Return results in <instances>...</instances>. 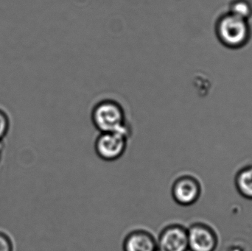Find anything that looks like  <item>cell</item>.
Segmentation results:
<instances>
[{
	"mask_svg": "<svg viewBox=\"0 0 252 251\" xmlns=\"http://www.w3.org/2000/svg\"><path fill=\"white\" fill-rule=\"evenodd\" d=\"M160 251H188V229L179 223L164 227L157 239Z\"/></svg>",
	"mask_w": 252,
	"mask_h": 251,
	"instance_id": "6",
	"label": "cell"
},
{
	"mask_svg": "<svg viewBox=\"0 0 252 251\" xmlns=\"http://www.w3.org/2000/svg\"><path fill=\"white\" fill-rule=\"evenodd\" d=\"M129 138L123 133H100L94 142L96 154L106 162L118 160L125 154Z\"/></svg>",
	"mask_w": 252,
	"mask_h": 251,
	"instance_id": "4",
	"label": "cell"
},
{
	"mask_svg": "<svg viewBox=\"0 0 252 251\" xmlns=\"http://www.w3.org/2000/svg\"><path fill=\"white\" fill-rule=\"evenodd\" d=\"M155 251H160L159 250H158V249H157V250H156Z\"/></svg>",
	"mask_w": 252,
	"mask_h": 251,
	"instance_id": "14",
	"label": "cell"
},
{
	"mask_svg": "<svg viewBox=\"0 0 252 251\" xmlns=\"http://www.w3.org/2000/svg\"><path fill=\"white\" fill-rule=\"evenodd\" d=\"M188 229V251H216L220 242L219 232L211 224L192 223Z\"/></svg>",
	"mask_w": 252,
	"mask_h": 251,
	"instance_id": "3",
	"label": "cell"
},
{
	"mask_svg": "<svg viewBox=\"0 0 252 251\" xmlns=\"http://www.w3.org/2000/svg\"><path fill=\"white\" fill-rule=\"evenodd\" d=\"M0 251H13L11 240L2 232H0Z\"/></svg>",
	"mask_w": 252,
	"mask_h": 251,
	"instance_id": "11",
	"label": "cell"
},
{
	"mask_svg": "<svg viewBox=\"0 0 252 251\" xmlns=\"http://www.w3.org/2000/svg\"><path fill=\"white\" fill-rule=\"evenodd\" d=\"M1 144H2V143H1V144H0V159H1Z\"/></svg>",
	"mask_w": 252,
	"mask_h": 251,
	"instance_id": "13",
	"label": "cell"
},
{
	"mask_svg": "<svg viewBox=\"0 0 252 251\" xmlns=\"http://www.w3.org/2000/svg\"><path fill=\"white\" fill-rule=\"evenodd\" d=\"M234 183L241 197L252 200V165L241 168L235 174Z\"/></svg>",
	"mask_w": 252,
	"mask_h": 251,
	"instance_id": "8",
	"label": "cell"
},
{
	"mask_svg": "<svg viewBox=\"0 0 252 251\" xmlns=\"http://www.w3.org/2000/svg\"><path fill=\"white\" fill-rule=\"evenodd\" d=\"M203 193L201 181L195 175L186 173L179 175L173 181L171 195L173 200L182 206L195 204Z\"/></svg>",
	"mask_w": 252,
	"mask_h": 251,
	"instance_id": "5",
	"label": "cell"
},
{
	"mask_svg": "<svg viewBox=\"0 0 252 251\" xmlns=\"http://www.w3.org/2000/svg\"><path fill=\"white\" fill-rule=\"evenodd\" d=\"M10 128V119L4 111L0 109V144L2 143Z\"/></svg>",
	"mask_w": 252,
	"mask_h": 251,
	"instance_id": "10",
	"label": "cell"
},
{
	"mask_svg": "<svg viewBox=\"0 0 252 251\" xmlns=\"http://www.w3.org/2000/svg\"><path fill=\"white\" fill-rule=\"evenodd\" d=\"M225 251H247V247L244 245V243L235 241L229 245Z\"/></svg>",
	"mask_w": 252,
	"mask_h": 251,
	"instance_id": "12",
	"label": "cell"
},
{
	"mask_svg": "<svg viewBox=\"0 0 252 251\" xmlns=\"http://www.w3.org/2000/svg\"><path fill=\"white\" fill-rule=\"evenodd\" d=\"M157 238L150 231L135 229L126 236L123 243L124 251H155Z\"/></svg>",
	"mask_w": 252,
	"mask_h": 251,
	"instance_id": "7",
	"label": "cell"
},
{
	"mask_svg": "<svg viewBox=\"0 0 252 251\" xmlns=\"http://www.w3.org/2000/svg\"><path fill=\"white\" fill-rule=\"evenodd\" d=\"M216 31L220 43L231 49L244 47L251 36V28L248 20L230 13L223 15L218 20Z\"/></svg>",
	"mask_w": 252,
	"mask_h": 251,
	"instance_id": "2",
	"label": "cell"
},
{
	"mask_svg": "<svg viewBox=\"0 0 252 251\" xmlns=\"http://www.w3.org/2000/svg\"><path fill=\"white\" fill-rule=\"evenodd\" d=\"M229 13L249 21V19L252 16V7L247 1L239 0L232 3Z\"/></svg>",
	"mask_w": 252,
	"mask_h": 251,
	"instance_id": "9",
	"label": "cell"
},
{
	"mask_svg": "<svg viewBox=\"0 0 252 251\" xmlns=\"http://www.w3.org/2000/svg\"><path fill=\"white\" fill-rule=\"evenodd\" d=\"M91 119L100 133L120 132L130 137L131 125L124 105L113 97H102L93 105Z\"/></svg>",
	"mask_w": 252,
	"mask_h": 251,
	"instance_id": "1",
	"label": "cell"
}]
</instances>
